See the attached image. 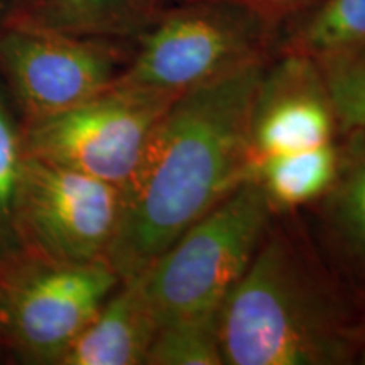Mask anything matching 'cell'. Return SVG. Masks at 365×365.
Listing matches in <instances>:
<instances>
[{"label": "cell", "instance_id": "5bb4252c", "mask_svg": "<svg viewBox=\"0 0 365 365\" xmlns=\"http://www.w3.org/2000/svg\"><path fill=\"white\" fill-rule=\"evenodd\" d=\"M27 22L76 36L139 34L134 0H34Z\"/></svg>", "mask_w": 365, "mask_h": 365}, {"label": "cell", "instance_id": "52a82bcc", "mask_svg": "<svg viewBox=\"0 0 365 365\" xmlns=\"http://www.w3.org/2000/svg\"><path fill=\"white\" fill-rule=\"evenodd\" d=\"M175 100L113 83L76 107L26 125L22 153L122 188Z\"/></svg>", "mask_w": 365, "mask_h": 365}, {"label": "cell", "instance_id": "ac0fdd59", "mask_svg": "<svg viewBox=\"0 0 365 365\" xmlns=\"http://www.w3.org/2000/svg\"><path fill=\"white\" fill-rule=\"evenodd\" d=\"M228 2L247 7L262 16L264 19L282 27L294 17H298L299 14L313 7L318 0H228Z\"/></svg>", "mask_w": 365, "mask_h": 365}, {"label": "cell", "instance_id": "8992f818", "mask_svg": "<svg viewBox=\"0 0 365 365\" xmlns=\"http://www.w3.org/2000/svg\"><path fill=\"white\" fill-rule=\"evenodd\" d=\"M120 202L118 186L24 154L14 203L19 250L59 264L105 261Z\"/></svg>", "mask_w": 365, "mask_h": 365}, {"label": "cell", "instance_id": "5b68a950", "mask_svg": "<svg viewBox=\"0 0 365 365\" xmlns=\"http://www.w3.org/2000/svg\"><path fill=\"white\" fill-rule=\"evenodd\" d=\"M105 261L59 264L16 254L0 267V336L29 362L58 364L120 284Z\"/></svg>", "mask_w": 365, "mask_h": 365}, {"label": "cell", "instance_id": "d6986e66", "mask_svg": "<svg viewBox=\"0 0 365 365\" xmlns=\"http://www.w3.org/2000/svg\"><path fill=\"white\" fill-rule=\"evenodd\" d=\"M134 9L140 31H143L149 22H153L166 9V0H134Z\"/></svg>", "mask_w": 365, "mask_h": 365}, {"label": "cell", "instance_id": "3957f363", "mask_svg": "<svg viewBox=\"0 0 365 365\" xmlns=\"http://www.w3.org/2000/svg\"><path fill=\"white\" fill-rule=\"evenodd\" d=\"M281 26L228 0H176L137 36L115 85L178 98L276 56Z\"/></svg>", "mask_w": 365, "mask_h": 365}, {"label": "cell", "instance_id": "2e32d148", "mask_svg": "<svg viewBox=\"0 0 365 365\" xmlns=\"http://www.w3.org/2000/svg\"><path fill=\"white\" fill-rule=\"evenodd\" d=\"M314 61L330 91L339 132L365 129V43Z\"/></svg>", "mask_w": 365, "mask_h": 365}, {"label": "cell", "instance_id": "6da1fadb", "mask_svg": "<svg viewBox=\"0 0 365 365\" xmlns=\"http://www.w3.org/2000/svg\"><path fill=\"white\" fill-rule=\"evenodd\" d=\"M269 61L196 86L164 112L120 188V217L105 255L120 281L140 276L228 193L254 180L250 118Z\"/></svg>", "mask_w": 365, "mask_h": 365}, {"label": "cell", "instance_id": "7a4b0ae2", "mask_svg": "<svg viewBox=\"0 0 365 365\" xmlns=\"http://www.w3.org/2000/svg\"><path fill=\"white\" fill-rule=\"evenodd\" d=\"M225 365H344L360 357L365 322L301 239L269 225L222 304Z\"/></svg>", "mask_w": 365, "mask_h": 365}, {"label": "cell", "instance_id": "30bf717a", "mask_svg": "<svg viewBox=\"0 0 365 365\" xmlns=\"http://www.w3.org/2000/svg\"><path fill=\"white\" fill-rule=\"evenodd\" d=\"M159 323L140 277L122 281L59 365H143Z\"/></svg>", "mask_w": 365, "mask_h": 365}, {"label": "cell", "instance_id": "9a60e30c", "mask_svg": "<svg viewBox=\"0 0 365 365\" xmlns=\"http://www.w3.org/2000/svg\"><path fill=\"white\" fill-rule=\"evenodd\" d=\"M148 365H225L222 308L173 319L159 327Z\"/></svg>", "mask_w": 365, "mask_h": 365}, {"label": "cell", "instance_id": "ba28073f", "mask_svg": "<svg viewBox=\"0 0 365 365\" xmlns=\"http://www.w3.org/2000/svg\"><path fill=\"white\" fill-rule=\"evenodd\" d=\"M130 56L108 38L68 34L27 21L0 33V68L26 125L108 90Z\"/></svg>", "mask_w": 365, "mask_h": 365}, {"label": "cell", "instance_id": "7c38bea8", "mask_svg": "<svg viewBox=\"0 0 365 365\" xmlns=\"http://www.w3.org/2000/svg\"><path fill=\"white\" fill-rule=\"evenodd\" d=\"M339 161L340 148L335 143L276 154L255 163L254 181L272 212H287L322 198L335 180Z\"/></svg>", "mask_w": 365, "mask_h": 365}, {"label": "cell", "instance_id": "4fadbf2b", "mask_svg": "<svg viewBox=\"0 0 365 365\" xmlns=\"http://www.w3.org/2000/svg\"><path fill=\"white\" fill-rule=\"evenodd\" d=\"M364 43L365 0H318L281 27L277 53L319 59Z\"/></svg>", "mask_w": 365, "mask_h": 365}, {"label": "cell", "instance_id": "9c48e42d", "mask_svg": "<svg viewBox=\"0 0 365 365\" xmlns=\"http://www.w3.org/2000/svg\"><path fill=\"white\" fill-rule=\"evenodd\" d=\"M336 130L330 91L318 63L301 54L276 53L262 73L254 100V163L333 143Z\"/></svg>", "mask_w": 365, "mask_h": 365}, {"label": "cell", "instance_id": "8fae6325", "mask_svg": "<svg viewBox=\"0 0 365 365\" xmlns=\"http://www.w3.org/2000/svg\"><path fill=\"white\" fill-rule=\"evenodd\" d=\"M322 203V230L341 271L365 287V129L346 134L339 171Z\"/></svg>", "mask_w": 365, "mask_h": 365}, {"label": "cell", "instance_id": "e0dca14e", "mask_svg": "<svg viewBox=\"0 0 365 365\" xmlns=\"http://www.w3.org/2000/svg\"><path fill=\"white\" fill-rule=\"evenodd\" d=\"M22 158V135L0 98V259L21 252L14 230V203Z\"/></svg>", "mask_w": 365, "mask_h": 365}, {"label": "cell", "instance_id": "277c9868", "mask_svg": "<svg viewBox=\"0 0 365 365\" xmlns=\"http://www.w3.org/2000/svg\"><path fill=\"white\" fill-rule=\"evenodd\" d=\"M272 215L259 182L249 180L159 255L139 276L159 327L220 309L247 271Z\"/></svg>", "mask_w": 365, "mask_h": 365}, {"label": "cell", "instance_id": "ffe728a7", "mask_svg": "<svg viewBox=\"0 0 365 365\" xmlns=\"http://www.w3.org/2000/svg\"><path fill=\"white\" fill-rule=\"evenodd\" d=\"M359 362H360V364H365V345H364V349H362V352H360V357H359Z\"/></svg>", "mask_w": 365, "mask_h": 365}]
</instances>
